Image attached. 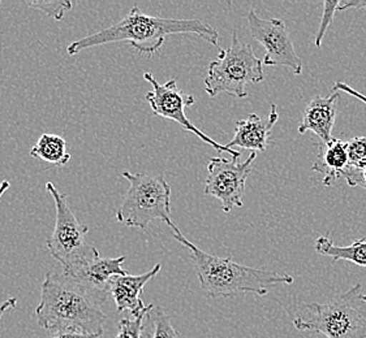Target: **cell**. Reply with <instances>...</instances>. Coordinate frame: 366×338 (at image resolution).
<instances>
[{
  "instance_id": "22",
  "label": "cell",
  "mask_w": 366,
  "mask_h": 338,
  "mask_svg": "<svg viewBox=\"0 0 366 338\" xmlns=\"http://www.w3.org/2000/svg\"><path fill=\"white\" fill-rule=\"evenodd\" d=\"M323 6H325V9H323L322 19H321L320 28H318V31H317L315 37V43L317 47H321L323 37L329 29L330 25L334 21V16H335V12H337V7H339V0H335V1L326 0Z\"/></svg>"
},
{
  "instance_id": "27",
  "label": "cell",
  "mask_w": 366,
  "mask_h": 338,
  "mask_svg": "<svg viewBox=\"0 0 366 338\" xmlns=\"http://www.w3.org/2000/svg\"><path fill=\"white\" fill-rule=\"evenodd\" d=\"M9 186H11L9 181H3V183L0 184V199L4 195V193L9 189Z\"/></svg>"
},
{
  "instance_id": "13",
  "label": "cell",
  "mask_w": 366,
  "mask_h": 338,
  "mask_svg": "<svg viewBox=\"0 0 366 338\" xmlns=\"http://www.w3.org/2000/svg\"><path fill=\"white\" fill-rule=\"evenodd\" d=\"M278 120L279 112L275 103H271L270 113L266 118L250 113L248 118L236 121L234 138L226 146L232 150L234 148H247L253 153L264 151L270 143L271 130Z\"/></svg>"
},
{
  "instance_id": "19",
  "label": "cell",
  "mask_w": 366,
  "mask_h": 338,
  "mask_svg": "<svg viewBox=\"0 0 366 338\" xmlns=\"http://www.w3.org/2000/svg\"><path fill=\"white\" fill-rule=\"evenodd\" d=\"M345 143L348 153V167L366 170V135L355 137Z\"/></svg>"
},
{
  "instance_id": "8",
  "label": "cell",
  "mask_w": 366,
  "mask_h": 338,
  "mask_svg": "<svg viewBox=\"0 0 366 338\" xmlns=\"http://www.w3.org/2000/svg\"><path fill=\"white\" fill-rule=\"evenodd\" d=\"M144 78L153 86V90L149 91L145 98H147V103L150 104V108L153 111L155 116H161V118L175 121L185 130L193 133L194 135H197L199 140L209 143L218 153H227L232 156L234 162H237L239 156H242L240 151L232 150V148H227L226 145H220L218 142L212 140L207 134L201 132L197 126H193L189 121V118H187L185 108L193 106L196 101L193 96L185 94L183 90L177 88L176 80L172 78L164 83H159L155 80L154 76L149 72L144 74Z\"/></svg>"
},
{
  "instance_id": "21",
  "label": "cell",
  "mask_w": 366,
  "mask_h": 338,
  "mask_svg": "<svg viewBox=\"0 0 366 338\" xmlns=\"http://www.w3.org/2000/svg\"><path fill=\"white\" fill-rule=\"evenodd\" d=\"M144 317H145V314L139 315V317L122 319L117 323V334L115 338H139Z\"/></svg>"
},
{
  "instance_id": "12",
  "label": "cell",
  "mask_w": 366,
  "mask_h": 338,
  "mask_svg": "<svg viewBox=\"0 0 366 338\" xmlns=\"http://www.w3.org/2000/svg\"><path fill=\"white\" fill-rule=\"evenodd\" d=\"M162 265H157L153 270L142 275H122L111 280L110 295L115 304L117 312L129 311L133 317L147 314L149 306H145L141 299V293L149 281L154 279L161 271Z\"/></svg>"
},
{
  "instance_id": "17",
  "label": "cell",
  "mask_w": 366,
  "mask_h": 338,
  "mask_svg": "<svg viewBox=\"0 0 366 338\" xmlns=\"http://www.w3.org/2000/svg\"><path fill=\"white\" fill-rule=\"evenodd\" d=\"M34 159L50 163L56 167H64L71 160V154L66 153V142L56 134H42L36 146L30 150Z\"/></svg>"
},
{
  "instance_id": "28",
  "label": "cell",
  "mask_w": 366,
  "mask_h": 338,
  "mask_svg": "<svg viewBox=\"0 0 366 338\" xmlns=\"http://www.w3.org/2000/svg\"><path fill=\"white\" fill-rule=\"evenodd\" d=\"M365 190H366V189H365Z\"/></svg>"
},
{
  "instance_id": "18",
  "label": "cell",
  "mask_w": 366,
  "mask_h": 338,
  "mask_svg": "<svg viewBox=\"0 0 366 338\" xmlns=\"http://www.w3.org/2000/svg\"><path fill=\"white\" fill-rule=\"evenodd\" d=\"M139 338H182V334L174 328L164 309L150 304L142 320Z\"/></svg>"
},
{
  "instance_id": "3",
  "label": "cell",
  "mask_w": 366,
  "mask_h": 338,
  "mask_svg": "<svg viewBox=\"0 0 366 338\" xmlns=\"http://www.w3.org/2000/svg\"><path fill=\"white\" fill-rule=\"evenodd\" d=\"M171 229L174 240L182 243L189 251V257L197 271L201 289L212 298H229L245 293L262 297L267 295L269 289L275 285L293 284L291 275L239 265L231 257L210 255L187 240L176 225L171 227Z\"/></svg>"
},
{
  "instance_id": "24",
  "label": "cell",
  "mask_w": 366,
  "mask_h": 338,
  "mask_svg": "<svg viewBox=\"0 0 366 338\" xmlns=\"http://www.w3.org/2000/svg\"><path fill=\"white\" fill-rule=\"evenodd\" d=\"M49 338H101V336L82 334V333H74V332H55Z\"/></svg>"
},
{
  "instance_id": "26",
  "label": "cell",
  "mask_w": 366,
  "mask_h": 338,
  "mask_svg": "<svg viewBox=\"0 0 366 338\" xmlns=\"http://www.w3.org/2000/svg\"><path fill=\"white\" fill-rule=\"evenodd\" d=\"M17 303L16 298H9L6 302L0 303V322H1V317L7 312L8 309H14Z\"/></svg>"
},
{
  "instance_id": "23",
  "label": "cell",
  "mask_w": 366,
  "mask_h": 338,
  "mask_svg": "<svg viewBox=\"0 0 366 338\" xmlns=\"http://www.w3.org/2000/svg\"><path fill=\"white\" fill-rule=\"evenodd\" d=\"M332 91H337V93H345V94H348V96H353V98H356V99H359L361 101L362 103L366 104V96L364 94H361L360 91L357 90H355V88H351L348 83H345V82L339 81L334 85V88H332Z\"/></svg>"
},
{
  "instance_id": "1",
  "label": "cell",
  "mask_w": 366,
  "mask_h": 338,
  "mask_svg": "<svg viewBox=\"0 0 366 338\" xmlns=\"http://www.w3.org/2000/svg\"><path fill=\"white\" fill-rule=\"evenodd\" d=\"M174 34H196L212 46L219 44V33L199 19H164L142 14L133 7L123 20L68 44L66 52L74 56L84 50L114 42H128L134 50L153 55L161 50L164 39Z\"/></svg>"
},
{
  "instance_id": "25",
  "label": "cell",
  "mask_w": 366,
  "mask_h": 338,
  "mask_svg": "<svg viewBox=\"0 0 366 338\" xmlns=\"http://www.w3.org/2000/svg\"><path fill=\"white\" fill-rule=\"evenodd\" d=\"M350 8L362 9V8H366V1H361V0H345V1H339L337 11H345V9H350Z\"/></svg>"
},
{
  "instance_id": "9",
  "label": "cell",
  "mask_w": 366,
  "mask_h": 338,
  "mask_svg": "<svg viewBox=\"0 0 366 338\" xmlns=\"http://www.w3.org/2000/svg\"><path fill=\"white\" fill-rule=\"evenodd\" d=\"M256 158L257 153H252L245 162L239 163L223 156H217L210 159L207 164L204 193L206 195L219 199L224 212L229 213L234 208L244 206L242 198L245 193V183Z\"/></svg>"
},
{
  "instance_id": "15",
  "label": "cell",
  "mask_w": 366,
  "mask_h": 338,
  "mask_svg": "<svg viewBox=\"0 0 366 338\" xmlns=\"http://www.w3.org/2000/svg\"><path fill=\"white\" fill-rule=\"evenodd\" d=\"M320 153L312 169L322 175L323 186L335 184L348 167V153L345 140L332 138L327 143H318Z\"/></svg>"
},
{
  "instance_id": "5",
  "label": "cell",
  "mask_w": 366,
  "mask_h": 338,
  "mask_svg": "<svg viewBox=\"0 0 366 338\" xmlns=\"http://www.w3.org/2000/svg\"><path fill=\"white\" fill-rule=\"evenodd\" d=\"M264 78L262 60L257 58L250 44L239 39L234 30L229 47L220 50L217 59L209 64L205 91L212 98L227 93L242 99L248 96V85L259 83Z\"/></svg>"
},
{
  "instance_id": "6",
  "label": "cell",
  "mask_w": 366,
  "mask_h": 338,
  "mask_svg": "<svg viewBox=\"0 0 366 338\" xmlns=\"http://www.w3.org/2000/svg\"><path fill=\"white\" fill-rule=\"evenodd\" d=\"M122 176L129 183V189L117 210L119 222L142 230L154 220L164 221L169 228L175 225L171 220V186L163 177L131 172Z\"/></svg>"
},
{
  "instance_id": "20",
  "label": "cell",
  "mask_w": 366,
  "mask_h": 338,
  "mask_svg": "<svg viewBox=\"0 0 366 338\" xmlns=\"http://www.w3.org/2000/svg\"><path fill=\"white\" fill-rule=\"evenodd\" d=\"M28 6L37 11L44 12V15L50 16L54 20L60 21L68 11L72 9V3L68 0H58V1H28Z\"/></svg>"
},
{
  "instance_id": "7",
  "label": "cell",
  "mask_w": 366,
  "mask_h": 338,
  "mask_svg": "<svg viewBox=\"0 0 366 338\" xmlns=\"http://www.w3.org/2000/svg\"><path fill=\"white\" fill-rule=\"evenodd\" d=\"M46 190L55 202V227L46 241L52 257L58 260L63 270L88 263L101 257L96 246L86 241L89 227L82 224L68 205V197L58 190L52 183L46 184Z\"/></svg>"
},
{
  "instance_id": "2",
  "label": "cell",
  "mask_w": 366,
  "mask_h": 338,
  "mask_svg": "<svg viewBox=\"0 0 366 338\" xmlns=\"http://www.w3.org/2000/svg\"><path fill=\"white\" fill-rule=\"evenodd\" d=\"M36 315L38 324L52 332L102 336L107 323L99 303L63 272L46 275Z\"/></svg>"
},
{
  "instance_id": "10",
  "label": "cell",
  "mask_w": 366,
  "mask_h": 338,
  "mask_svg": "<svg viewBox=\"0 0 366 338\" xmlns=\"http://www.w3.org/2000/svg\"><path fill=\"white\" fill-rule=\"evenodd\" d=\"M247 20L250 36L266 50L262 60L264 66H287L296 76L302 73V60L296 52L286 22L279 19H262L256 11H249Z\"/></svg>"
},
{
  "instance_id": "11",
  "label": "cell",
  "mask_w": 366,
  "mask_h": 338,
  "mask_svg": "<svg viewBox=\"0 0 366 338\" xmlns=\"http://www.w3.org/2000/svg\"><path fill=\"white\" fill-rule=\"evenodd\" d=\"M125 257H98L88 263L76 265L69 270H61V272L82 287L89 295H92L99 304L110 295L111 280L115 276L125 275L123 270Z\"/></svg>"
},
{
  "instance_id": "4",
  "label": "cell",
  "mask_w": 366,
  "mask_h": 338,
  "mask_svg": "<svg viewBox=\"0 0 366 338\" xmlns=\"http://www.w3.org/2000/svg\"><path fill=\"white\" fill-rule=\"evenodd\" d=\"M297 331L327 338H366V295L361 284L327 303H304L293 319Z\"/></svg>"
},
{
  "instance_id": "14",
  "label": "cell",
  "mask_w": 366,
  "mask_h": 338,
  "mask_svg": "<svg viewBox=\"0 0 366 338\" xmlns=\"http://www.w3.org/2000/svg\"><path fill=\"white\" fill-rule=\"evenodd\" d=\"M339 93L332 91L329 96H317L313 98L302 113L301 123L297 132L300 134L312 130L321 143H327L332 140V129L337 120Z\"/></svg>"
},
{
  "instance_id": "16",
  "label": "cell",
  "mask_w": 366,
  "mask_h": 338,
  "mask_svg": "<svg viewBox=\"0 0 366 338\" xmlns=\"http://www.w3.org/2000/svg\"><path fill=\"white\" fill-rule=\"evenodd\" d=\"M315 249L323 257H332L334 262L345 260L360 267H366V240L360 238L350 246H337L327 237H318L315 240Z\"/></svg>"
}]
</instances>
